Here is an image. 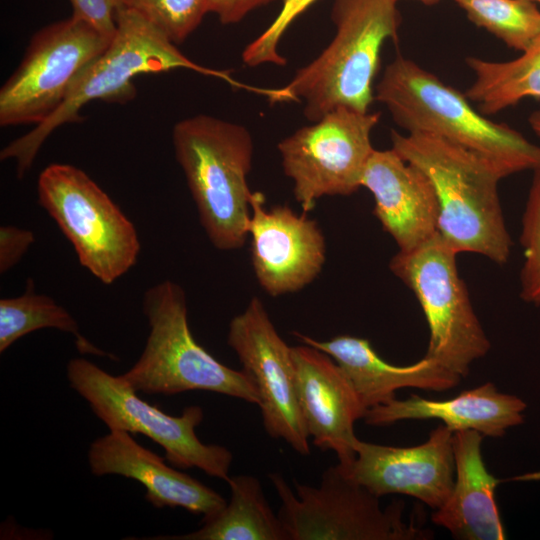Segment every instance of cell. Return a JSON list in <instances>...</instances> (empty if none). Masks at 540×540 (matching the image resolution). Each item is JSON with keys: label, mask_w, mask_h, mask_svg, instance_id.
<instances>
[{"label": "cell", "mask_w": 540, "mask_h": 540, "mask_svg": "<svg viewBox=\"0 0 540 540\" xmlns=\"http://www.w3.org/2000/svg\"><path fill=\"white\" fill-rule=\"evenodd\" d=\"M392 148L430 180L438 206V233L457 253L507 262L512 242L498 196L502 173L476 153L427 133L391 132Z\"/></svg>", "instance_id": "1"}, {"label": "cell", "mask_w": 540, "mask_h": 540, "mask_svg": "<svg viewBox=\"0 0 540 540\" xmlns=\"http://www.w3.org/2000/svg\"><path fill=\"white\" fill-rule=\"evenodd\" d=\"M397 1L335 0L332 41L285 86L265 89L264 96L272 103L302 101L310 122L339 107L368 112L382 47L397 38Z\"/></svg>", "instance_id": "2"}, {"label": "cell", "mask_w": 540, "mask_h": 540, "mask_svg": "<svg viewBox=\"0 0 540 540\" xmlns=\"http://www.w3.org/2000/svg\"><path fill=\"white\" fill-rule=\"evenodd\" d=\"M116 23L117 30L109 46L77 77L61 106L1 150L2 161H15L19 179L29 171L52 132L64 124L82 120L80 110L88 102L126 103L134 99L136 88L132 79L139 74L187 69L250 89L234 80L228 71L204 67L187 58L155 25L124 4L117 11Z\"/></svg>", "instance_id": "3"}, {"label": "cell", "mask_w": 540, "mask_h": 540, "mask_svg": "<svg viewBox=\"0 0 540 540\" xmlns=\"http://www.w3.org/2000/svg\"><path fill=\"white\" fill-rule=\"evenodd\" d=\"M375 99L408 133L457 144L491 162L504 177L540 166V146L482 116L465 94L401 55L386 66Z\"/></svg>", "instance_id": "4"}, {"label": "cell", "mask_w": 540, "mask_h": 540, "mask_svg": "<svg viewBox=\"0 0 540 540\" xmlns=\"http://www.w3.org/2000/svg\"><path fill=\"white\" fill-rule=\"evenodd\" d=\"M172 142L210 242L223 251L241 248L254 193L247 180L254 153L249 130L200 114L176 123Z\"/></svg>", "instance_id": "5"}, {"label": "cell", "mask_w": 540, "mask_h": 540, "mask_svg": "<svg viewBox=\"0 0 540 540\" xmlns=\"http://www.w3.org/2000/svg\"><path fill=\"white\" fill-rule=\"evenodd\" d=\"M143 313L150 327L145 347L137 362L119 375L130 388L163 395L202 390L259 404L248 374L222 364L194 339L180 285L164 280L150 287Z\"/></svg>", "instance_id": "6"}, {"label": "cell", "mask_w": 540, "mask_h": 540, "mask_svg": "<svg viewBox=\"0 0 540 540\" xmlns=\"http://www.w3.org/2000/svg\"><path fill=\"white\" fill-rule=\"evenodd\" d=\"M280 500L286 540H426L432 532L403 521V501L382 509L379 497L337 464L320 485L294 482L295 493L278 473L268 475Z\"/></svg>", "instance_id": "7"}, {"label": "cell", "mask_w": 540, "mask_h": 540, "mask_svg": "<svg viewBox=\"0 0 540 540\" xmlns=\"http://www.w3.org/2000/svg\"><path fill=\"white\" fill-rule=\"evenodd\" d=\"M37 195L79 263L102 283L112 284L135 265L141 249L135 226L83 170L48 165L39 175Z\"/></svg>", "instance_id": "8"}, {"label": "cell", "mask_w": 540, "mask_h": 540, "mask_svg": "<svg viewBox=\"0 0 540 540\" xmlns=\"http://www.w3.org/2000/svg\"><path fill=\"white\" fill-rule=\"evenodd\" d=\"M457 255L437 232L419 247L399 251L389 267L423 310L429 328L425 356L464 378L471 364L488 353L490 341L459 276Z\"/></svg>", "instance_id": "9"}, {"label": "cell", "mask_w": 540, "mask_h": 540, "mask_svg": "<svg viewBox=\"0 0 540 540\" xmlns=\"http://www.w3.org/2000/svg\"><path fill=\"white\" fill-rule=\"evenodd\" d=\"M67 379L110 431L147 436L164 449L165 458L178 468L195 467L224 481L230 477L231 451L205 444L196 435L204 418L200 406L186 407L178 416L166 414L139 398L120 376H113L84 358L68 362Z\"/></svg>", "instance_id": "10"}, {"label": "cell", "mask_w": 540, "mask_h": 540, "mask_svg": "<svg viewBox=\"0 0 540 540\" xmlns=\"http://www.w3.org/2000/svg\"><path fill=\"white\" fill-rule=\"evenodd\" d=\"M379 119V112L339 107L278 143L283 172L304 212L324 196H347L361 187Z\"/></svg>", "instance_id": "11"}, {"label": "cell", "mask_w": 540, "mask_h": 540, "mask_svg": "<svg viewBox=\"0 0 540 540\" xmlns=\"http://www.w3.org/2000/svg\"><path fill=\"white\" fill-rule=\"evenodd\" d=\"M111 40L72 16L40 29L0 89V126L44 122Z\"/></svg>", "instance_id": "12"}, {"label": "cell", "mask_w": 540, "mask_h": 540, "mask_svg": "<svg viewBox=\"0 0 540 540\" xmlns=\"http://www.w3.org/2000/svg\"><path fill=\"white\" fill-rule=\"evenodd\" d=\"M227 343L257 389L268 435L284 440L299 454H310V437L296 393L292 347L279 335L259 298L253 297L230 321Z\"/></svg>", "instance_id": "13"}, {"label": "cell", "mask_w": 540, "mask_h": 540, "mask_svg": "<svg viewBox=\"0 0 540 540\" xmlns=\"http://www.w3.org/2000/svg\"><path fill=\"white\" fill-rule=\"evenodd\" d=\"M248 237L255 277L273 297L303 289L326 261L325 237L318 223L288 205L266 209L260 192L252 196Z\"/></svg>", "instance_id": "14"}, {"label": "cell", "mask_w": 540, "mask_h": 540, "mask_svg": "<svg viewBox=\"0 0 540 540\" xmlns=\"http://www.w3.org/2000/svg\"><path fill=\"white\" fill-rule=\"evenodd\" d=\"M453 431L438 425L415 446L394 447L358 440L356 457L342 470L377 497L403 494L433 509L451 495L455 464Z\"/></svg>", "instance_id": "15"}, {"label": "cell", "mask_w": 540, "mask_h": 540, "mask_svg": "<svg viewBox=\"0 0 540 540\" xmlns=\"http://www.w3.org/2000/svg\"><path fill=\"white\" fill-rule=\"evenodd\" d=\"M300 411L313 444L333 451L347 469L356 457L354 424L367 409L350 380L325 352L302 344L292 347Z\"/></svg>", "instance_id": "16"}, {"label": "cell", "mask_w": 540, "mask_h": 540, "mask_svg": "<svg viewBox=\"0 0 540 540\" xmlns=\"http://www.w3.org/2000/svg\"><path fill=\"white\" fill-rule=\"evenodd\" d=\"M361 187L374 197V215L399 251H411L438 232L439 206L428 177L393 148L374 149Z\"/></svg>", "instance_id": "17"}, {"label": "cell", "mask_w": 540, "mask_h": 540, "mask_svg": "<svg viewBox=\"0 0 540 540\" xmlns=\"http://www.w3.org/2000/svg\"><path fill=\"white\" fill-rule=\"evenodd\" d=\"M88 463L94 475L115 474L138 481L146 489V500L156 508L181 507L206 519L226 505L216 491L168 466L126 431H110L93 441Z\"/></svg>", "instance_id": "18"}, {"label": "cell", "mask_w": 540, "mask_h": 540, "mask_svg": "<svg viewBox=\"0 0 540 540\" xmlns=\"http://www.w3.org/2000/svg\"><path fill=\"white\" fill-rule=\"evenodd\" d=\"M294 335L302 344L315 347L335 360L367 410L396 399L395 392L401 388L445 391L456 387L462 379L426 356L408 366L390 364L364 338L339 335L320 341L301 333Z\"/></svg>", "instance_id": "19"}, {"label": "cell", "mask_w": 540, "mask_h": 540, "mask_svg": "<svg viewBox=\"0 0 540 540\" xmlns=\"http://www.w3.org/2000/svg\"><path fill=\"white\" fill-rule=\"evenodd\" d=\"M525 410L521 398L486 382L446 400L416 394L394 399L368 409L363 420L368 425L387 426L402 420L437 419L453 432L475 430L483 436L502 437L509 428L523 423Z\"/></svg>", "instance_id": "20"}, {"label": "cell", "mask_w": 540, "mask_h": 540, "mask_svg": "<svg viewBox=\"0 0 540 540\" xmlns=\"http://www.w3.org/2000/svg\"><path fill=\"white\" fill-rule=\"evenodd\" d=\"M475 430L453 433L454 485L447 501L432 514V522L461 540H502L505 530L495 500L502 481L487 469Z\"/></svg>", "instance_id": "21"}, {"label": "cell", "mask_w": 540, "mask_h": 540, "mask_svg": "<svg viewBox=\"0 0 540 540\" xmlns=\"http://www.w3.org/2000/svg\"><path fill=\"white\" fill-rule=\"evenodd\" d=\"M229 503L203 519L190 533L157 536L154 540H286L278 514L269 505L260 481L251 475L229 477Z\"/></svg>", "instance_id": "22"}, {"label": "cell", "mask_w": 540, "mask_h": 540, "mask_svg": "<svg viewBox=\"0 0 540 540\" xmlns=\"http://www.w3.org/2000/svg\"><path fill=\"white\" fill-rule=\"evenodd\" d=\"M475 74L466 97L484 114H494L525 97L540 98V36L522 54L504 62L466 59Z\"/></svg>", "instance_id": "23"}, {"label": "cell", "mask_w": 540, "mask_h": 540, "mask_svg": "<svg viewBox=\"0 0 540 540\" xmlns=\"http://www.w3.org/2000/svg\"><path fill=\"white\" fill-rule=\"evenodd\" d=\"M44 328L72 334L83 354L109 356L83 337L73 316L53 298L35 292L34 282L27 279L24 293L0 300V353L23 336Z\"/></svg>", "instance_id": "24"}, {"label": "cell", "mask_w": 540, "mask_h": 540, "mask_svg": "<svg viewBox=\"0 0 540 540\" xmlns=\"http://www.w3.org/2000/svg\"><path fill=\"white\" fill-rule=\"evenodd\" d=\"M478 27L523 52L540 36V10L529 0H454Z\"/></svg>", "instance_id": "25"}, {"label": "cell", "mask_w": 540, "mask_h": 540, "mask_svg": "<svg viewBox=\"0 0 540 540\" xmlns=\"http://www.w3.org/2000/svg\"><path fill=\"white\" fill-rule=\"evenodd\" d=\"M210 0H123L175 45L182 43L209 12Z\"/></svg>", "instance_id": "26"}, {"label": "cell", "mask_w": 540, "mask_h": 540, "mask_svg": "<svg viewBox=\"0 0 540 540\" xmlns=\"http://www.w3.org/2000/svg\"><path fill=\"white\" fill-rule=\"evenodd\" d=\"M533 171L520 236L525 258L520 295L524 301L540 305V166Z\"/></svg>", "instance_id": "27"}, {"label": "cell", "mask_w": 540, "mask_h": 540, "mask_svg": "<svg viewBox=\"0 0 540 540\" xmlns=\"http://www.w3.org/2000/svg\"><path fill=\"white\" fill-rule=\"evenodd\" d=\"M316 0H282L279 13L271 24L242 52V61L249 67L265 64H286L279 52V44L290 25Z\"/></svg>", "instance_id": "28"}, {"label": "cell", "mask_w": 540, "mask_h": 540, "mask_svg": "<svg viewBox=\"0 0 540 540\" xmlns=\"http://www.w3.org/2000/svg\"><path fill=\"white\" fill-rule=\"evenodd\" d=\"M72 17L85 22L100 34L113 39L116 30V15L123 0H69Z\"/></svg>", "instance_id": "29"}, {"label": "cell", "mask_w": 540, "mask_h": 540, "mask_svg": "<svg viewBox=\"0 0 540 540\" xmlns=\"http://www.w3.org/2000/svg\"><path fill=\"white\" fill-rule=\"evenodd\" d=\"M35 241L31 230L12 225L0 227V273H6L20 262Z\"/></svg>", "instance_id": "30"}, {"label": "cell", "mask_w": 540, "mask_h": 540, "mask_svg": "<svg viewBox=\"0 0 540 540\" xmlns=\"http://www.w3.org/2000/svg\"><path fill=\"white\" fill-rule=\"evenodd\" d=\"M274 1L276 0H210L209 12L215 14L222 24H235L250 12Z\"/></svg>", "instance_id": "31"}, {"label": "cell", "mask_w": 540, "mask_h": 540, "mask_svg": "<svg viewBox=\"0 0 540 540\" xmlns=\"http://www.w3.org/2000/svg\"><path fill=\"white\" fill-rule=\"evenodd\" d=\"M529 123L533 131L540 137V111H535L531 114Z\"/></svg>", "instance_id": "32"}, {"label": "cell", "mask_w": 540, "mask_h": 540, "mask_svg": "<svg viewBox=\"0 0 540 540\" xmlns=\"http://www.w3.org/2000/svg\"><path fill=\"white\" fill-rule=\"evenodd\" d=\"M423 4H426V5H434L436 3H438L440 0H417Z\"/></svg>", "instance_id": "33"}, {"label": "cell", "mask_w": 540, "mask_h": 540, "mask_svg": "<svg viewBox=\"0 0 540 540\" xmlns=\"http://www.w3.org/2000/svg\"><path fill=\"white\" fill-rule=\"evenodd\" d=\"M529 1H531V2H537V3L540 4V0H529Z\"/></svg>", "instance_id": "34"}]
</instances>
